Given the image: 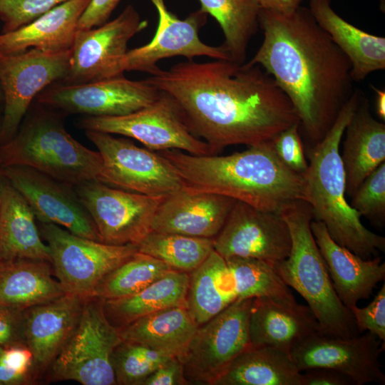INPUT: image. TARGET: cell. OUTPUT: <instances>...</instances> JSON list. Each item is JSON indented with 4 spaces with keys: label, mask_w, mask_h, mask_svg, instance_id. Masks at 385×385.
<instances>
[{
    "label": "cell",
    "mask_w": 385,
    "mask_h": 385,
    "mask_svg": "<svg viewBox=\"0 0 385 385\" xmlns=\"http://www.w3.org/2000/svg\"><path fill=\"white\" fill-rule=\"evenodd\" d=\"M145 80L175 101L189 130L215 155L232 145L271 140L299 123L289 99L258 65L188 60Z\"/></svg>",
    "instance_id": "obj_1"
},
{
    "label": "cell",
    "mask_w": 385,
    "mask_h": 385,
    "mask_svg": "<svg viewBox=\"0 0 385 385\" xmlns=\"http://www.w3.org/2000/svg\"><path fill=\"white\" fill-rule=\"evenodd\" d=\"M262 43L246 63L268 73L292 103L307 135L321 140L354 91L348 58L308 8L289 15L261 9Z\"/></svg>",
    "instance_id": "obj_2"
},
{
    "label": "cell",
    "mask_w": 385,
    "mask_h": 385,
    "mask_svg": "<svg viewBox=\"0 0 385 385\" xmlns=\"http://www.w3.org/2000/svg\"><path fill=\"white\" fill-rule=\"evenodd\" d=\"M159 153L174 166L184 188L192 190L223 195L280 214L296 202L304 201L302 174L280 160L272 140L223 156L196 155L179 150Z\"/></svg>",
    "instance_id": "obj_3"
},
{
    "label": "cell",
    "mask_w": 385,
    "mask_h": 385,
    "mask_svg": "<svg viewBox=\"0 0 385 385\" xmlns=\"http://www.w3.org/2000/svg\"><path fill=\"white\" fill-rule=\"evenodd\" d=\"M355 89L339 111L334 122L309 153V163L302 174L304 201L311 207L313 220L326 226L331 237L364 259L384 251L385 238L369 230L360 215L346 200V180L340 155L345 128L361 100Z\"/></svg>",
    "instance_id": "obj_4"
},
{
    "label": "cell",
    "mask_w": 385,
    "mask_h": 385,
    "mask_svg": "<svg viewBox=\"0 0 385 385\" xmlns=\"http://www.w3.org/2000/svg\"><path fill=\"white\" fill-rule=\"evenodd\" d=\"M34 102L16 135L0 146V168L29 167L73 186L98 180L100 153L71 136L63 113Z\"/></svg>",
    "instance_id": "obj_5"
},
{
    "label": "cell",
    "mask_w": 385,
    "mask_h": 385,
    "mask_svg": "<svg viewBox=\"0 0 385 385\" xmlns=\"http://www.w3.org/2000/svg\"><path fill=\"white\" fill-rule=\"evenodd\" d=\"M292 238L287 258L274 267L285 284L307 302L324 334L349 338L359 334L349 309L339 300L312 235L310 205L297 201L282 212Z\"/></svg>",
    "instance_id": "obj_6"
},
{
    "label": "cell",
    "mask_w": 385,
    "mask_h": 385,
    "mask_svg": "<svg viewBox=\"0 0 385 385\" xmlns=\"http://www.w3.org/2000/svg\"><path fill=\"white\" fill-rule=\"evenodd\" d=\"M121 341L118 329L105 314L103 299L98 297L86 299L74 331L49 367L50 381L116 384L112 354Z\"/></svg>",
    "instance_id": "obj_7"
},
{
    "label": "cell",
    "mask_w": 385,
    "mask_h": 385,
    "mask_svg": "<svg viewBox=\"0 0 385 385\" xmlns=\"http://www.w3.org/2000/svg\"><path fill=\"white\" fill-rule=\"evenodd\" d=\"M38 227L49 247L56 278L66 293L83 299L95 297L104 277L138 252L135 245L106 244L55 224L39 222Z\"/></svg>",
    "instance_id": "obj_8"
},
{
    "label": "cell",
    "mask_w": 385,
    "mask_h": 385,
    "mask_svg": "<svg viewBox=\"0 0 385 385\" xmlns=\"http://www.w3.org/2000/svg\"><path fill=\"white\" fill-rule=\"evenodd\" d=\"M102 159L98 180L120 189L153 197H165L184 183L174 166L159 153L140 148L112 134L86 130Z\"/></svg>",
    "instance_id": "obj_9"
},
{
    "label": "cell",
    "mask_w": 385,
    "mask_h": 385,
    "mask_svg": "<svg viewBox=\"0 0 385 385\" xmlns=\"http://www.w3.org/2000/svg\"><path fill=\"white\" fill-rule=\"evenodd\" d=\"M85 130L127 136L152 150H179L196 155H215L210 146L187 126L175 101L161 91L150 105L125 115L83 116L77 122Z\"/></svg>",
    "instance_id": "obj_10"
},
{
    "label": "cell",
    "mask_w": 385,
    "mask_h": 385,
    "mask_svg": "<svg viewBox=\"0 0 385 385\" xmlns=\"http://www.w3.org/2000/svg\"><path fill=\"white\" fill-rule=\"evenodd\" d=\"M252 301L253 298L236 299L197 327L181 359L189 384L215 385L231 362L250 346Z\"/></svg>",
    "instance_id": "obj_11"
},
{
    "label": "cell",
    "mask_w": 385,
    "mask_h": 385,
    "mask_svg": "<svg viewBox=\"0 0 385 385\" xmlns=\"http://www.w3.org/2000/svg\"><path fill=\"white\" fill-rule=\"evenodd\" d=\"M71 49L48 52L30 48L20 53L0 54V82L4 94L0 146L9 142L36 96L68 73Z\"/></svg>",
    "instance_id": "obj_12"
},
{
    "label": "cell",
    "mask_w": 385,
    "mask_h": 385,
    "mask_svg": "<svg viewBox=\"0 0 385 385\" xmlns=\"http://www.w3.org/2000/svg\"><path fill=\"white\" fill-rule=\"evenodd\" d=\"M104 243L137 245L150 231L163 200L130 192L93 180L73 186Z\"/></svg>",
    "instance_id": "obj_13"
},
{
    "label": "cell",
    "mask_w": 385,
    "mask_h": 385,
    "mask_svg": "<svg viewBox=\"0 0 385 385\" xmlns=\"http://www.w3.org/2000/svg\"><path fill=\"white\" fill-rule=\"evenodd\" d=\"M160 93L145 79L133 81L123 74L78 85L56 82L43 90L34 101L64 115L120 116L150 105Z\"/></svg>",
    "instance_id": "obj_14"
},
{
    "label": "cell",
    "mask_w": 385,
    "mask_h": 385,
    "mask_svg": "<svg viewBox=\"0 0 385 385\" xmlns=\"http://www.w3.org/2000/svg\"><path fill=\"white\" fill-rule=\"evenodd\" d=\"M135 7L128 4L114 19L89 29H78L71 48L70 69L61 82L78 85L123 75L122 61L128 41L148 27Z\"/></svg>",
    "instance_id": "obj_15"
},
{
    "label": "cell",
    "mask_w": 385,
    "mask_h": 385,
    "mask_svg": "<svg viewBox=\"0 0 385 385\" xmlns=\"http://www.w3.org/2000/svg\"><path fill=\"white\" fill-rule=\"evenodd\" d=\"M384 342L369 332L342 338L322 333L312 334L297 345L290 356L299 371L327 368L349 376L354 385L385 384L379 361Z\"/></svg>",
    "instance_id": "obj_16"
},
{
    "label": "cell",
    "mask_w": 385,
    "mask_h": 385,
    "mask_svg": "<svg viewBox=\"0 0 385 385\" xmlns=\"http://www.w3.org/2000/svg\"><path fill=\"white\" fill-rule=\"evenodd\" d=\"M213 247L224 259L251 257L274 265L289 256L292 238L282 214L236 201L222 229L213 238Z\"/></svg>",
    "instance_id": "obj_17"
},
{
    "label": "cell",
    "mask_w": 385,
    "mask_h": 385,
    "mask_svg": "<svg viewBox=\"0 0 385 385\" xmlns=\"http://www.w3.org/2000/svg\"><path fill=\"white\" fill-rule=\"evenodd\" d=\"M0 168L26 200L38 222L55 224L78 236L103 242L73 185L26 166Z\"/></svg>",
    "instance_id": "obj_18"
},
{
    "label": "cell",
    "mask_w": 385,
    "mask_h": 385,
    "mask_svg": "<svg viewBox=\"0 0 385 385\" xmlns=\"http://www.w3.org/2000/svg\"><path fill=\"white\" fill-rule=\"evenodd\" d=\"M150 1L158 16L156 32L148 43L128 50L121 63L124 72L135 71L153 75L160 69L159 61L173 56H183L189 61L197 56L230 60L222 45L212 46L200 40L198 34L207 18L200 9L180 19L168 10L165 0Z\"/></svg>",
    "instance_id": "obj_19"
},
{
    "label": "cell",
    "mask_w": 385,
    "mask_h": 385,
    "mask_svg": "<svg viewBox=\"0 0 385 385\" xmlns=\"http://www.w3.org/2000/svg\"><path fill=\"white\" fill-rule=\"evenodd\" d=\"M236 201L183 188L161 201L154 215L151 231L214 238Z\"/></svg>",
    "instance_id": "obj_20"
},
{
    "label": "cell",
    "mask_w": 385,
    "mask_h": 385,
    "mask_svg": "<svg viewBox=\"0 0 385 385\" xmlns=\"http://www.w3.org/2000/svg\"><path fill=\"white\" fill-rule=\"evenodd\" d=\"M86 299L66 293L24 310V342L33 353L37 378L49 369L70 338Z\"/></svg>",
    "instance_id": "obj_21"
},
{
    "label": "cell",
    "mask_w": 385,
    "mask_h": 385,
    "mask_svg": "<svg viewBox=\"0 0 385 385\" xmlns=\"http://www.w3.org/2000/svg\"><path fill=\"white\" fill-rule=\"evenodd\" d=\"M310 228L342 303L349 309L368 299L385 279V263L380 257L364 259L337 244L320 221L312 220Z\"/></svg>",
    "instance_id": "obj_22"
},
{
    "label": "cell",
    "mask_w": 385,
    "mask_h": 385,
    "mask_svg": "<svg viewBox=\"0 0 385 385\" xmlns=\"http://www.w3.org/2000/svg\"><path fill=\"white\" fill-rule=\"evenodd\" d=\"M319 331L308 306L266 297L253 298L249 319L252 346H271L290 354L297 345Z\"/></svg>",
    "instance_id": "obj_23"
},
{
    "label": "cell",
    "mask_w": 385,
    "mask_h": 385,
    "mask_svg": "<svg viewBox=\"0 0 385 385\" xmlns=\"http://www.w3.org/2000/svg\"><path fill=\"white\" fill-rule=\"evenodd\" d=\"M90 1L67 0L24 26L0 34V54H16L30 48L48 52L71 49L80 18Z\"/></svg>",
    "instance_id": "obj_24"
},
{
    "label": "cell",
    "mask_w": 385,
    "mask_h": 385,
    "mask_svg": "<svg viewBox=\"0 0 385 385\" xmlns=\"http://www.w3.org/2000/svg\"><path fill=\"white\" fill-rule=\"evenodd\" d=\"M36 220L26 200L0 168V261L29 259L51 263L49 247Z\"/></svg>",
    "instance_id": "obj_25"
},
{
    "label": "cell",
    "mask_w": 385,
    "mask_h": 385,
    "mask_svg": "<svg viewBox=\"0 0 385 385\" xmlns=\"http://www.w3.org/2000/svg\"><path fill=\"white\" fill-rule=\"evenodd\" d=\"M317 24L349 60L354 82L385 69V38L363 31L341 17L332 0H309L308 7Z\"/></svg>",
    "instance_id": "obj_26"
},
{
    "label": "cell",
    "mask_w": 385,
    "mask_h": 385,
    "mask_svg": "<svg viewBox=\"0 0 385 385\" xmlns=\"http://www.w3.org/2000/svg\"><path fill=\"white\" fill-rule=\"evenodd\" d=\"M344 133L340 155L346 193L351 196L364 180L385 160V124L372 116L368 99L363 94Z\"/></svg>",
    "instance_id": "obj_27"
},
{
    "label": "cell",
    "mask_w": 385,
    "mask_h": 385,
    "mask_svg": "<svg viewBox=\"0 0 385 385\" xmlns=\"http://www.w3.org/2000/svg\"><path fill=\"white\" fill-rule=\"evenodd\" d=\"M54 276L48 261H0V305L25 310L63 295L66 292Z\"/></svg>",
    "instance_id": "obj_28"
},
{
    "label": "cell",
    "mask_w": 385,
    "mask_h": 385,
    "mask_svg": "<svg viewBox=\"0 0 385 385\" xmlns=\"http://www.w3.org/2000/svg\"><path fill=\"white\" fill-rule=\"evenodd\" d=\"M198 325L185 307L163 309L118 329L122 340L177 357L185 355Z\"/></svg>",
    "instance_id": "obj_29"
},
{
    "label": "cell",
    "mask_w": 385,
    "mask_h": 385,
    "mask_svg": "<svg viewBox=\"0 0 385 385\" xmlns=\"http://www.w3.org/2000/svg\"><path fill=\"white\" fill-rule=\"evenodd\" d=\"M188 282L189 273L173 270L135 294L103 299L105 314L113 326L120 329L163 309L186 307Z\"/></svg>",
    "instance_id": "obj_30"
},
{
    "label": "cell",
    "mask_w": 385,
    "mask_h": 385,
    "mask_svg": "<svg viewBox=\"0 0 385 385\" xmlns=\"http://www.w3.org/2000/svg\"><path fill=\"white\" fill-rule=\"evenodd\" d=\"M215 385H302V374L289 354L271 346H250Z\"/></svg>",
    "instance_id": "obj_31"
},
{
    "label": "cell",
    "mask_w": 385,
    "mask_h": 385,
    "mask_svg": "<svg viewBox=\"0 0 385 385\" xmlns=\"http://www.w3.org/2000/svg\"><path fill=\"white\" fill-rule=\"evenodd\" d=\"M237 299L225 260L214 250L189 273L186 308L198 326L219 314Z\"/></svg>",
    "instance_id": "obj_32"
},
{
    "label": "cell",
    "mask_w": 385,
    "mask_h": 385,
    "mask_svg": "<svg viewBox=\"0 0 385 385\" xmlns=\"http://www.w3.org/2000/svg\"><path fill=\"white\" fill-rule=\"evenodd\" d=\"M200 9L219 24L225 37L222 47L230 60L245 63L247 46L260 29L258 0H198Z\"/></svg>",
    "instance_id": "obj_33"
},
{
    "label": "cell",
    "mask_w": 385,
    "mask_h": 385,
    "mask_svg": "<svg viewBox=\"0 0 385 385\" xmlns=\"http://www.w3.org/2000/svg\"><path fill=\"white\" fill-rule=\"evenodd\" d=\"M137 249L175 270L190 273L214 250L213 238L150 231L137 245Z\"/></svg>",
    "instance_id": "obj_34"
},
{
    "label": "cell",
    "mask_w": 385,
    "mask_h": 385,
    "mask_svg": "<svg viewBox=\"0 0 385 385\" xmlns=\"http://www.w3.org/2000/svg\"><path fill=\"white\" fill-rule=\"evenodd\" d=\"M225 260L233 279L237 299L266 297L281 302H297L273 265L251 257L235 256Z\"/></svg>",
    "instance_id": "obj_35"
},
{
    "label": "cell",
    "mask_w": 385,
    "mask_h": 385,
    "mask_svg": "<svg viewBox=\"0 0 385 385\" xmlns=\"http://www.w3.org/2000/svg\"><path fill=\"white\" fill-rule=\"evenodd\" d=\"M172 270L163 261L137 252L104 277L96 290L95 297L105 300L131 295Z\"/></svg>",
    "instance_id": "obj_36"
},
{
    "label": "cell",
    "mask_w": 385,
    "mask_h": 385,
    "mask_svg": "<svg viewBox=\"0 0 385 385\" xmlns=\"http://www.w3.org/2000/svg\"><path fill=\"white\" fill-rule=\"evenodd\" d=\"M173 357L138 343L122 340L112 354L116 384L141 385L153 371Z\"/></svg>",
    "instance_id": "obj_37"
},
{
    "label": "cell",
    "mask_w": 385,
    "mask_h": 385,
    "mask_svg": "<svg viewBox=\"0 0 385 385\" xmlns=\"http://www.w3.org/2000/svg\"><path fill=\"white\" fill-rule=\"evenodd\" d=\"M350 206L360 216L382 225L385 217V163H381L351 195Z\"/></svg>",
    "instance_id": "obj_38"
},
{
    "label": "cell",
    "mask_w": 385,
    "mask_h": 385,
    "mask_svg": "<svg viewBox=\"0 0 385 385\" xmlns=\"http://www.w3.org/2000/svg\"><path fill=\"white\" fill-rule=\"evenodd\" d=\"M36 379L34 355L25 344L3 348L0 355V385L30 384Z\"/></svg>",
    "instance_id": "obj_39"
},
{
    "label": "cell",
    "mask_w": 385,
    "mask_h": 385,
    "mask_svg": "<svg viewBox=\"0 0 385 385\" xmlns=\"http://www.w3.org/2000/svg\"><path fill=\"white\" fill-rule=\"evenodd\" d=\"M67 0H0L2 34L32 22Z\"/></svg>",
    "instance_id": "obj_40"
},
{
    "label": "cell",
    "mask_w": 385,
    "mask_h": 385,
    "mask_svg": "<svg viewBox=\"0 0 385 385\" xmlns=\"http://www.w3.org/2000/svg\"><path fill=\"white\" fill-rule=\"evenodd\" d=\"M299 130V123H295L282 130L272 139V145L277 155L287 167L303 174L307 169L308 163Z\"/></svg>",
    "instance_id": "obj_41"
},
{
    "label": "cell",
    "mask_w": 385,
    "mask_h": 385,
    "mask_svg": "<svg viewBox=\"0 0 385 385\" xmlns=\"http://www.w3.org/2000/svg\"><path fill=\"white\" fill-rule=\"evenodd\" d=\"M349 309L359 334L367 331L376 336L381 342H385L384 284L367 306L359 308L355 305Z\"/></svg>",
    "instance_id": "obj_42"
},
{
    "label": "cell",
    "mask_w": 385,
    "mask_h": 385,
    "mask_svg": "<svg viewBox=\"0 0 385 385\" xmlns=\"http://www.w3.org/2000/svg\"><path fill=\"white\" fill-rule=\"evenodd\" d=\"M24 312V310L0 305V346L25 344Z\"/></svg>",
    "instance_id": "obj_43"
},
{
    "label": "cell",
    "mask_w": 385,
    "mask_h": 385,
    "mask_svg": "<svg viewBox=\"0 0 385 385\" xmlns=\"http://www.w3.org/2000/svg\"><path fill=\"white\" fill-rule=\"evenodd\" d=\"M184 375L183 364L177 357H173L158 366L141 385H188Z\"/></svg>",
    "instance_id": "obj_44"
},
{
    "label": "cell",
    "mask_w": 385,
    "mask_h": 385,
    "mask_svg": "<svg viewBox=\"0 0 385 385\" xmlns=\"http://www.w3.org/2000/svg\"><path fill=\"white\" fill-rule=\"evenodd\" d=\"M121 0H91L80 18L78 29L100 26L109 21L113 11Z\"/></svg>",
    "instance_id": "obj_45"
},
{
    "label": "cell",
    "mask_w": 385,
    "mask_h": 385,
    "mask_svg": "<svg viewBox=\"0 0 385 385\" xmlns=\"http://www.w3.org/2000/svg\"><path fill=\"white\" fill-rule=\"evenodd\" d=\"M302 385H352L346 375L327 368H314L302 371Z\"/></svg>",
    "instance_id": "obj_46"
},
{
    "label": "cell",
    "mask_w": 385,
    "mask_h": 385,
    "mask_svg": "<svg viewBox=\"0 0 385 385\" xmlns=\"http://www.w3.org/2000/svg\"><path fill=\"white\" fill-rule=\"evenodd\" d=\"M303 0H258L261 9L271 12L289 15L295 11Z\"/></svg>",
    "instance_id": "obj_47"
},
{
    "label": "cell",
    "mask_w": 385,
    "mask_h": 385,
    "mask_svg": "<svg viewBox=\"0 0 385 385\" xmlns=\"http://www.w3.org/2000/svg\"><path fill=\"white\" fill-rule=\"evenodd\" d=\"M375 93V110L378 117L385 120V91L371 86Z\"/></svg>",
    "instance_id": "obj_48"
},
{
    "label": "cell",
    "mask_w": 385,
    "mask_h": 385,
    "mask_svg": "<svg viewBox=\"0 0 385 385\" xmlns=\"http://www.w3.org/2000/svg\"><path fill=\"white\" fill-rule=\"evenodd\" d=\"M379 4V8L381 11L384 13L385 11V0H376Z\"/></svg>",
    "instance_id": "obj_49"
},
{
    "label": "cell",
    "mask_w": 385,
    "mask_h": 385,
    "mask_svg": "<svg viewBox=\"0 0 385 385\" xmlns=\"http://www.w3.org/2000/svg\"><path fill=\"white\" fill-rule=\"evenodd\" d=\"M3 103H4V94H3V91H2V88H1V85L0 82V106H3Z\"/></svg>",
    "instance_id": "obj_50"
},
{
    "label": "cell",
    "mask_w": 385,
    "mask_h": 385,
    "mask_svg": "<svg viewBox=\"0 0 385 385\" xmlns=\"http://www.w3.org/2000/svg\"><path fill=\"white\" fill-rule=\"evenodd\" d=\"M2 111H3V106H0V125H1V118H2Z\"/></svg>",
    "instance_id": "obj_51"
},
{
    "label": "cell",
    "mask_w": 385,
    "mask_h": 385,
    "mask_svg": "<svg viewBox=\"0 0 385 385\" xmlns=\"http://www.w3.org/2000/svg\"><path fill=\"white\" fill-rule=\"evenodd\" d=\"M2 350H3V347L0 346V355H1V352H2Z\"/></svg>",
    "instance_id": "obj_52"
}]
</instances>
